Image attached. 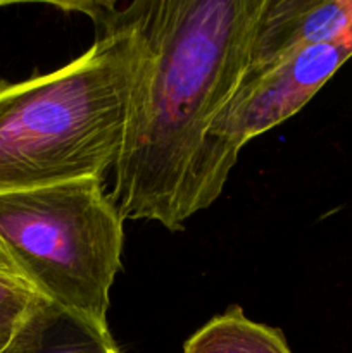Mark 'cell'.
Here are the masks:
<instances>
[{
    "instance_id": "obj_1",
    "label": "cell",
    "mask_w": 352,
    "mask_h": 353,
    "mask_svg": "<svg viewBox=\"0 0 352 353\" xmlns=\"http://www.w3.org/2000/svg\"><path fill=\"white\" fill-rule=\"evenodd\" d=\"M266 0L117 3L137 40L123 147L110 190L123 219L182 231L219 199L228 161L211 138L240 88Z\"/></svg>"
},
{
    "instance_id": "obj_2",
    "label": "cell",
    "mask_w": 352,
    "mask_h": 353,
    "mask_svg": "<svg viewBox=\"0 0 352 353\" xmlns=\"http://www.w3.org/2000/svg\"><path fill=\"white\" fill-rule=\"evenodd\" d=\"M93 21L95 41L69 64L0 81V193L106 179L123 147L137 40L117 2H61Z\"/></svg>"
},
{
    "instance_id": "obj_3",
    "label": "cell",
    "mask_w": 352,
    "mask_h": 353,
    "mask_svg": "<svg viewBox=\"0 0 352 353\" xmlns=\"http://www.w3.org/2000/svg\"><path fill=\"white\" fill-rule=\"evenodd\" d=\"M124 219L104 179L0 193V261L47 302L109 330Z\"/></svg>"
},
{
    "instance_id": "obj_4",
    "label": "cell",
    "mask_w": 352,
    "mask_h": 353,
    "mask_svg": "<svg viewBox=\"0 0 352 353\" xmlns=\"http://www.w3.org/2000/svg\"><path fill=\"white\" fill-rule=\"evenodd\" d=\"M351 57L352 30L337 40L302 48L242 83L211 130L217 150L237 164L248 141L302 110Z\"/></svg>"
},
{
    "instance_id": "obj_5",
    "label": "cell",
    "mask_w": 352,
    "mask_h": 353,
    "mask_svg": "<svg viewBox=\"0 0 352 353\" xmlns=\"http://www.w3.org/2000/svg\"><path fill=\"white\" fill-rule=\"evenodd\" d=\"M351 30L352 0H266L244 81L302 48L337 40Z\"/></svg>"
},
{
    "instance_id": "obj_6",
    "label": "cell",
    "mask_w": 352,
    "mask_h": 353,
    "mask_svg": "<svg viewBox=\"0 0 352 353\" xmlns=\"http://www.w3.org/2000/svg\"><path fill=\"white\" fill-rule=\"evenodd\" d=\"M9 353H123L110 330L41 300Z\"/></svg>"
},
{
    "instance_id": "obj_7",
    "label": "cell",
    "mask_w": 352,
    "mask_h": 353,
    "mask_svg": "<svg viewBox=\"0 0 352 353\" xmlns=\"http://www.w3.org/2000/svg\"><path fill=\"white\" fill-rule=\"evenodd\" d=\"M182 353H292L278 327L251 321L238 305L228 307L195 331Z\"/></svg>"
},
{
    "instance_id": "obj_8",
    "label": "cell",
    "mask_w": 352,
    "mask_h": 353,
    "mask_svg": "<svg viewBox=\"0 0 352 353\" xmlns=\"http://www.w3.org/2000/svg\"><path fill=\"white\" fill-rule=\"evenodd\" d=\"M41 296L0 261V353H9Z\"/></svg>"
}]
</instances>
